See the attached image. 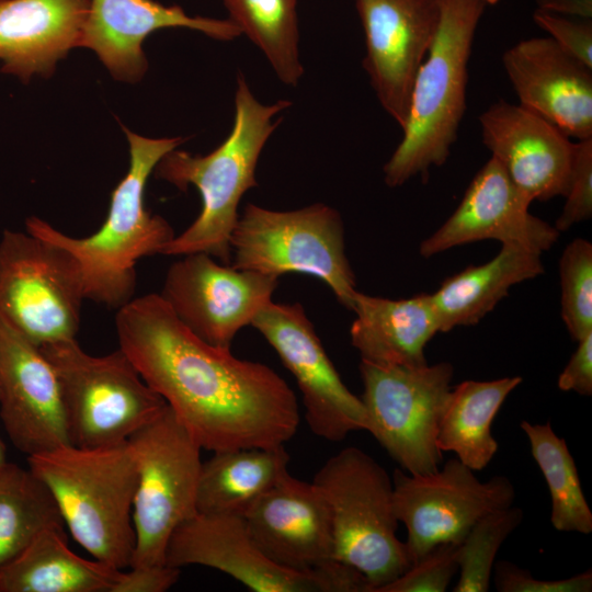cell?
<instances>
[{
  "label": "cell",
  "instance_id": "39",
  "mask_svg": "<svg viewBox=\"0 0 592 592\" xmlns=\"http://www.w3.org/2000/svg\"><path fill=\"white\" fill-rule=\"evenodd\" d=\"M578 348L558 377V388L582 396L592 395V332L578 341Z\"/></svg>",
  "mask_w": 592,
  "mask_h": 592
},
{
  "label": "cell",
  "instance_id": "30",
  "mask_svg": "<svg viewBox=\"0 0 592 592\" xmlns=\"http://www.w3.org/2000/svg\"><path fill=\"white\" fill-rule=\"evenodd\" d=\"M223 2L229 20L264 54L278 79L295 87L304 73L298 46V0Z\"/></svg>",
  "mask_w": 592,
  "mask_h": 592
},
{
  "label": "cell",
  "instance_id": "42",
  "mask_svg": "<svg viewBox=\"0 0 592 592\" xmlns=\"http://www.w3.org/2000/svg\"><path fill=\"white\" fill-rule=\"evenodd\" d=\"M487 4H497L500 0H483Z\"/></svg>",
  "mask_w": 592,
  "mask_h": 592
},
{
  "label": "cell",
  "instance_id": "24",
  "mask_svg": "<svg viewBox=\"0 0 592 592\" xmlns=\"http://www.w3.org/2000/svg\"><path fill=\"white\" fill-rule=\"evenodd\" d=\"M350 328L361 361L379 366H421L440 323L430 294L389 299L357 292Z\"/></svg>",
  "mask_w": 592,
  "mask_h": 592
},
{
  "label": "cell",
  "instance_id": "34",
  "mask_svg": "<svg viewBox=\"0 0 592 592\" xmlns=\"http://www.w3.org/2000/svg\"><path fill=\"white\" fill-rule=\"evenodd\" d=\"M459 544L441 543L377 592H444L459 571Z\"/></svg>",
  "mask_w": 592,
  "mask_h": 592
},
{
  "label": "cell",
  "instance_id": "31",
  "mask_svg": "<svg viewBox=\"0 0 592 592\" xmlns=\"http://www.w3.org/2000/svg\"><path fill=\"white\" fill-rule=\"evenodd\" d=\"M521 429L549 489L553 527L560 532L592 533V512L566 440L555 433L550 422L534 424L524 420Z\"/></svg>",
  "mask_w": 592,
  "mask_h": 592
},
{
  "label": "cell",
  "instance_id": "35",
  "mask_svg": "<svg viewBox=\"0 0 592 592\" xmlns=\"http://www.w3.org/2000/svg\"><path fill=\"white\" fill-rule=\"evenodd\" d=\"M563 209L555 228L561 232L592 216V138L576 143V156Z\"/></svg>",
  "mask_w": 592,
  "mask_h": 592
},
{
  "label": "cell",
  "instance_id": "25",
  "mask_svg": "<svg viewBox=\"0 0 592 592\" xmlns=\"http://www.w3.org/2000/svg\"><path fill=\"white\" fill-rule=\"evenodd\" d=\"M543 273L540 253L516 244H502L494 258L447 277L430 294L441 332L478 323L512 286Z\"/></svg>",
  "mask_w": 592,
  "mask_h": 592
},
{
  "label": "cell",
  "instance_id": "27",
  "mask_svg": "<svg viewBox=\"0 0 592 592\" xmlns=\"http://www.w3.org/2000/svg\"><path fill=\"white\" fill-rule=\"evenodd\" d=\"M284 445L214 452L202 463L197 513L243 515L286 474L289 455Z\"/></svg>",
  "mask_w": 592,
  "mask_h": 592
},
{
  "label": "cell",
  "instance_id": "3",
  "mask_svg": "<svg viewBox=\"0 0 592 592\" xmlns=\"http://www.w3.org/2000/svg\"><path fill=\"white\" fill-rule=\"evenodd\" d=\"M291 105L287 100L262 104L239 75L234 125L228 137L205 156L175 148L159 160L153 169L156 178L180 191L194 185L202 197L200 215L167 243L161 254L204 252L230 264V236L239 217L240 200L258 185L255 169L260 155L281 122L274 117Z\"/></svg>",
  "mask_w": 592,
  "mask_h": 592
},
{
  "label": "cell",
  "instance_id": "32",
  "mask_svg": "<svg viewBox=\"0 0 592 592\" xmlns=\"http://www.w3.org/2000/svg\"><path fill=\"white\" fill-rule=\"evenodd\" d=\"M522 520V509L510 505L483 515L471 526L459 544V578L454 592L489 590L498 550Z\"/></svg>",
  "mask_w": 592,
  "mask_h": 592
},
{
  "label": "cell",
  "instance_id": "2",
  "mask_svg": "<svg viewBox=\"0 0 592 592\" xmlns=\"http://www.w3.org/2000/svg\"><path fill=\"white\" fill-rule=\"evenodd\" d=\"M129 144V168L112 192L104 223L92 235L75 238L46 220L30 216L26 231L68 250L79 262L86 299L119 309L134 298L136 264L161 254L175 236L171 225L145 206V189L159 160L178 148L182 137L148 138L123 127Z\"/></svg>",
  "mask_w": 592,
  "mask_h": 592
},
{
  "label": "cell",
  "instance_id": "10",
  "mask_svg": "<svg viewBox=\"0 0 592 592\" xmlns=\"http://www.w3.org/2000/svg\"><path fill=\"white\" fill-rule=\"evenodd\" d=\"M86 299L77 259L30 232L0 238V316L39 346L76 339Z\"/></svg>",
  "mask_w": 592,
  "mask_h": 592
},
{
  "label": "cell",
  "instance_id": "28",
  "mask_svg": "<svg viewBox=\"0 0 592 592\" xmlns=\"http://www.w3.org/2000/svg\"><path fill=\"white\" fill-rule=\"evenodd\" d=\"M522 380L521 376L465 380L452 388L439 429V448L455 453L475 471L486 468L499 448L491 432L494 417Z\"/></svg>",
  "mask_w": 592,
  "mask_h": 592
},
{
  "label": "cell",
  "instance_id": "8",
  "mask_svg": "<svg viewBox=\"0 0 592 592\" xmlns=\"http://www.w3.org/2000/svg\"><path fill=\"white\" fill-rule=\"evenodd\" d=\"M230 249L235 269L276 278L286 273L314 276L352 310L358 291L334 208L317 203L281 212L248 203L231 232Z\"/></svg>",
  "mask_w": 592,
  "mask_h": 592
},
{
  "label": "cell",
  "instance_id": "11",
  "mask_svg": "<svg viewBox=\"0 0 592 592\" xmlns=\"http://www.w3.org/2000/svg\"><path fill=\"white\" fill-rule=\"evenodd\" d=\"M360 373L365 431L408 474L435 473L443 462L436 440L452 390L453 365L379 366L361 361Z\"/></svg>",
  "mask_w": 592,
  "mask_h": 592
},
{
  "label": "cell",
  "instance_id": "19",
  "mask_svg": "<svg viewBox=\"0 0 592 592\" xmlns=\"http://www.w3.org/2000/svg\"><path fill=\"white\" fill-rule=\"evenodd\" d=\"M242 516L257 545L278 566L322 572L342 563L333 556L328 504L312 482L288 473Z\"/></svg>",
  "mask_w": 592,
  "mask_h": 592
},
{
  "label": "cell",
  "instance_id": "12",
  "mask_svg": "<svg viewBox=\"0 0 592 592\" xmlns=\"http://www.w3.org/2000/svg\"><path fill=\"white\" fill-rule=\"evenodd\" d=\"M166 565L213 568L255 592H372L367 579L344 563L322 572L278 566L257 545L242 515L196 513L184 521L169 539Z\"/></svg>",
  "mask_w": 592,
  "mask_h": 592
},
{
  "label": "cell",
  "instance_id": "9",
  "mask_svg": "<svg viewBox=\"0 0 592 592\" xmlns=\"http://www.w3.org/2000/svg\"><path fill=\"white\" fill-rule=\"evenodd\" d=\"M127 443L137 466L130 567L166 565L171 535L197 513L202 447L168 405Z\"/></svg>",
  "mask_w": 592,
  "mask_h": 592
},
{
  "label": "cell",
  "instance_id": "17",
  "mask_svg": "<svg viewBox=\"0 0 592 592\" xmlns=\"http://www.w3.org/2000/svg\"><path fill=\"white\" fill-rule=\"evenodd\" d=\"M0 418L10 441L26 456L71 445L53 365L1 316Z\"/></svg>",
  "mask_w": 592,
  "mask_h": 592
},
{
  "label": "cell",
  "instance_id": "20",
  "mask_svg": "<svg viewBox=\"0 0 592 592\" xmlns=\"http://www.w3.org/2000/svg\"><path fill=\"white\" fill-rule=\"evenodd\" d=\"M483 145L530 200L566 196L576 143L534 112L503 100L480 116Z\"/></svg>",
  "mask_w": 592,
  "mask_h": 592
},
{
  "label": "cell",
  "instance_id": "21",
  "mask_svg": "<svg viewBox=\"0 0 592 592\" xmlns=\"http://www.w3.org/2000/svg\"><path fill=\"white\" fill-rule=\"evenodd\" d=\"M520 105L567 137L592 138V68L550 36L523 39L502 56Z\"/></svg>",
  "mask_w": 592,
  "mask_h": 592
},
{
  "label": "cell",
  "instance_id": "6",
  "mask_svg": "<svg viewBox=\"0 0 592 592\" xmlns=\"http://www.w3.org/2000/svg\"><path fill=\"white\" fill-rule=\"evenodd\" d=\"M312 483L329 508L334 559L361 572L372 592L411 567L397 536L392 479L371 455L345 447L320 467Z\"/></svg>",
  "mask_w": 592,
  "mask_h": 592
},
{
  "label": "cell",
  "instance_id": "41",
  "mask_svg": "<svg viewBox=\"0 0 592 592\" xmlns=\"http://www.w3.org/2000/svg\"><path fill=\"white\" fill-rule=\"evenodd\" d=\"M7 453H5V446L0 437V470L7 465Z\"/></svg>",
  "mask_w": 592,
  "mask_h": 592
},
{
  "label": "cell",
  "instance_id": "7",
  "mask_svg": "<svg viewBox=\"0 0 592 592\" xmlns=\"http://www.w3.org/2000/svg\"><path fill=\"white\" fill-rule=\"evenodd\" d=\"M57 375L70 444L124 443L167 407L122 349L94 356L76 339L39 346Z\"/></svg>",
  "mask_w": 592,
  "mask_h": 592
},
{
  "label": "cell",
  "instance_id": "37",
  "mask_svg": "<svg viewBox=\"0 0 592 592\" xmlns=\"http://www.w3.org/2000/svg\"><path fill=\"white\" fill-rule=\"evenodd\" d=\"M533 19L563 50L592 68L591 19L571 20L540 9Z\"/></svg>",
  "mask_w": 592,
  "mask_h": 592
},
{
  "label": "cell",
  "instance_id": "38",
  "mask_svg": "<svg viewBox=\"0 0 592 592\" xmlns=\"http://www.w3.org/2000/svg\"><path fill=\"white\" fill-rule=\"evenodd\" d=\"M121 571L113 592H164L179 579L180 569L168 565L129 567Z\"/></svg>",
  "mask_w": 592,
  "mask_h": 592
},
{
  "label": "cell",
  "instance_id": "18",
  "mask_svg": "<svg viewBox=\"0 0 592 592\" xmlns=\"http://www.w3.org/2000/svg\"><path fill=\"white\" fill-rule=\"evenodd\" d=\"M530 204L491 157L474 177L454 213L421 242L419 252L430 258L457 246L493 239L542 254L556 243L560 232L532 215Z\"/></svg>",
  "mask_w": 592,
  "mask_h": 592
},
{
  "label": "cell",
  "instance_id": "5",
  "mask_svg": "<svg viewBox=\"0 0 592 592\" xmlns=\"http://www.w3.org/2000/svg\"><path fill=\"white\" fill-rule=\"evenodd\" d=\"M483 0H441L434 42L411 91L408 121L398 147L384 166V180L396 187L449 157L466 112L468 61Z\"/></svg>",
  "mask_w": 592,
  "mask_h": 592
},
{
  "label": "cell",
  "instance_id": "14",
  "mask_svg": "<svg viewBox=\"0 0 592 592\" xmlns=\"http://www.w3.org/2000/svg\"><path fill=\"white\" fill-rule=\"evenodd\" d=\"M255 328L294 376L310 431L320 439L341 442L351 432L365 431L362 399L349 390L299 303L270 301L254 317Z\"/></svg>",
  "mask_w": 592,
  "mask_h": 592
},
{
  "label": "cell",
  "instance_id": "36",
  "mask_svg": "<svg viewBox=\"0 0 592 592\" xmlns=\"http://www.w3.org/2000/svg\"><path fill=\"white\" fill-rule=\"evenodd\" d=\"M494 585L499 592H591L592 571L588 569L566 579L538 580L528 569L500 560L493 566Z\"/></svg>",
  "mask_w": 592,
  "mask_h": 592
},
{
  "label": "cell",
  "instance_id": "15",
  "mask_svg": "<svg viewBox=\"0 0 592 592\" xmlns=\"http://www.w3.org/2000/svg\"><path fill=\"white\" fill-rule=\"evenodd\" d=\"M182 257L168 269L159 295L193 334L230 349L240 329L272 300L278 278L235 269L204 252Z\"/></svg>",
  "mask_w": 592,
  "mask_h": 592
},
{
  "label": "cell",
  "instance_id": "29",
  "mask_svg": "<svg viewBox=\"0 0 592 592\" xmlns=\"http://www.w3.org/2000/svg\"><path fill=\"white\" fill-rule=\"evenodd\" d=\"M64 525L47 486L30 468L8 462L0 470V569L44 530Z\"/></svg>",
  "mask_w": 592,
  "mask_h": 592
},
{
  "label": "cell",
  "instance_id": "1",
  "mask_svg": "<svg viewBox=\"0 0 592 592\" xmlns=\"http://www.w3.org/2000/svg\"><path fill=\"white\" fill-rule=\"evenodd\" d=\"M115 328L118 348L202 449L275 447L296 434L299 408L287 383L197 338L159 294L117 309Z\"/></svg>",
  "mask_w": 592,
  "mask_h": 592
},
{
  "label": "cell",
  "instance_id": "23",
  "mask_svg": "<svg viewBox=\"0 0 592 592\" xmlns=\"http://www.w3.org/2000/svg\"><path fill=\"white\" fill-rule=\"evenodd\" d=\"M90 0H0L1 71L27 83L50 77L59 59L81 47Z\"/></svg>",
  "mask_w": 592,
  "mask_h": 592
},
{
  "label": "cell",
  "instance_id": "26",
  "mask_svg": "<svg viewBox=\"0 0 592 592\" xmlns=\"http://www.w3.org/2000/svg\"><path fill=\"white\" fill-rule=\"evenodd\" d=\"M121 571L78 556L64 526H53L0 569V592H113Z\"/></svg>",
  "mask_w": 592,
  "mask_h": 592
},
{
  "label": "cell",
  "instance_id": "40",
  "mask_svg": "<svg viewBox=\"0 0 592 592\" xmlns=\"http://www.w3.org/2000/svg\"><path fill=\"white\" fill-rule=\"evenodd\" d=\"M538 9L555 14H570L591 19L592 0H536Z\"/></svg>",
  "mask_w": 592,
  "mask_h": 592
},
{
  "label": "cell",
  "instance_id": "4",
  "mask_svg": "<svg viewBox=\"0 0 592 592\" xmlns=\"http://www.w3.org/2000/svg\"><path fill=\"white\" fill-rule=\"evenodd\" d=\"M27 463L52 492L78 544L95 560L129 568L137 466L127 441L94 448L65 445L27 456Z\"/></svg>",
  "mask_w": 592,
  "mask_h": 592
},
{
  "label": "cell",
  "instance_id": "33",
  "mask_svg": "<svg viewBox=\"0 0 592 592\" xmlns=\"http://www.w3.org/2000/svg\"><path fill=\"white\" fill-rule=\"evenodd\" d=\"M561 318L573 341L592 332V244L577 238L559 260Z\"/></svg>",
  "mask_w": 592,
  "mask_h": 592
},
{
  "label": "cell",
  "instance_id": "22",
  "mask_svg": "<svg viewBox=\"0 0 592 592\" xmlns=\"http://www.w3.org/2000/svg\"><path fill=\"white\" fill-rule=\"evenodd\" d=\"M164 27H187L218 41L241 34L229 19L191 16L155 0H90L81 47L95 52L115 79L134 83L147 70L143 42Z\"/></svg>",
  "mask_w": 592,
  "mask_h": 592
},
{
  "label": "cell",
  "instance_id": "13",
  "mask_svg": "<svg viewBox=\"0 0 592 592\" xmlns=\"http://www.w3.org/2000/svg\"><path fill=\"white\" fill-rule=\"evenodd\" d=\"M391 479L395 513L407 528L411 566L437 544H460L480 517L512 505L515 498L508 477L481 481L457 458L428 475L396 468Z\"/></svg>",
  "mask_w": 592,
  "mask_h": 592
},
{
  "label": "cell",
  "instance_id": "16",
  "mask_svg": "<svg viewBox=\"0 0 592 592\" xmlns=\"http://www.w3.org/2000/svg\"><path fill=\"white\" fill-rule=\"evenodd\" d=\"M363 67L383 109L403 129L417 72L437 33L441 0H355Z\"/></svg>",
  "mask_w": 592,
  "mask_h": 592
}]
</instances>
